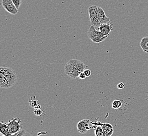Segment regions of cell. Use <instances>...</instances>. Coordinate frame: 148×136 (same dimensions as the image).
I'll use <instances>...</instances> for the list:
<instances>
[{"mask_svg":"<svg viewBox=\"0 0 148 136\" xmlns=\"http://www.w3.org/2000/svg\"><path fill=\"white\" fill-rule=\"evenodd\" d=\"M17 77L14 70L12 68L1 67L0 68V86L9 88L17 82Z\"/></svg>","mask_w":148,"mask_h":136,"instance_id":"6da1fadb","label":"cell"},{"mask_svg":"<svg viewBox=\"0 0 148 136\" xmlns=\"http://www.w3.org/2000/svg\"><path fill=\"white\" fill-rule=\"evenodd\" d=\"M86 65L84 63L79 60L71 59L66 64L65 72L69 77L76 79L78 78L80 73L85 70Z\"/></svg>","mask_w":148,"mask_h":136,"instance_id":"7a4b0ae2","label":"cell"},{"mask_svg":"<svg viewBox=\"0 0 148 136\" xmlns=\"http://www.w3.org/2000/svg\"><path fill=\"white\" fill-rule=\"evenodd\" d=\"M88 36L89 38L95 43L103 42L108 37V36H105L101 34L99 31H97L96 28L92 25L88 29Z\"/></svg>","mask_w":148,"mask_h":136,"instance_id":"3957f363","label":"cell"},{"mask_svg":"<svg viewBox=\"0 0 148 136\" xmlns=\"http://www.w3.org/2000/svg\"><path fill=\"white\" fill-rule=\"evenodd\" d=\"M97 10L98 6H90L88 8V13L91 25L94 26L95 28L98 27V29L101 25V23H100L98 18Z\"/></svg>","mask_w":148,"mask_h":136,"instance_id":"277c9868","label":"cell"},{"mask_svg":"<svg viewBox=\"0 0 148 136\" xmlns=\"http://www.w3.org/2000/svg\"><path fill=\"white\" fill-rule=\"evenodd\" d=\"M21 119L19 118H14L6 123V124L8 126L11 133L15 135L22 130V126L21 125Z\"/></svg>","mask_w":148,"mask_h":136,"instance_id":"5b68a950","label":"cell"},{"mask_svg":"<svg viewBox=\"0 0 148 136\" xmlns=\"http://www.w3.org/2000/svg\"><path fill=\"white\" fill-rule=\"evenodd\" d=\"M90 120L89 119H84L78 122L77 124V130L80 133H85L92 128L90 126Z\"/></svg>","mask_w":148,"mask_h":136,"instance_id":"8992f818","label":"cell"},{"mask_svg":"<svg viewBox=\"0 0 148 136\" xmlns=\"http://www.w3.org/2000/svg\"><path fill=\"white\" fill-rule=\"evenodd\" d=\"M90 124L94 126H100L106 136H111L114 133V128L109 123H102L100 122H90Z\"/></svg>","mask_w":148,"mask_h":136,"instance_id":"52a82bcc","label":"cell"},{"mask_svg":"<svg viewBox=\"0 0 148 136\" xmlns=\"http://www.w3.org/2000/svg\"><path fill=\"white\" fill-rule=\"evenodd\" d=\"M2 5L6 11L11 14H16L18 12L12 0H2Z\"/></svg>","mask_w":148,"mask_h":136,"instance_id":"ba28073f","label":"cell"},{"mask_svg":"<svg viewBox=\"0 0 148 136\" xmlns=\"http://www.w3.org/2000/svg\"><path fill=\"white\" fill-rule=\"evenodd\" d=\"M113 29V25L110 23L101 24L98 28V31H99L101 34L105 36H108L110 34L111 31Z\"/></svg>","mask_w":148,"mask_h":136,"instance_id":"9c48e42d","label":"cell"},{"mask_svg":"<svg viewBox=\"0 0 148 136\" xmlns=\"http://www.w3.org/2000/svg\"><path fill=\"white\" fill-rule=\"evenodd\" d=\"M97 13H98V18L100 23H101V24H107V23L111 22L110 18L106 16L105 12L101 7L98 6Z\"/></svg>","mask_w":148,"mask_h":136,"instance_id":"30bf717a","label":"cell"},{"mask_svg":"<svg viewBox=\"0 0 148 136\" xmlns=\"http://www.w3.org/2000/svg\"><path fill=\"white\" fill-rule=\"evenodd\" d=\"M0 135L4 136H14L17 135H13L9 129L8 126L6 124V123L3 122L1 121L0 122Z\"/></svg>","mask_w":148,"mask_h":136,"instance_id":"8fae6325","label":"cell"},{"mask_svg":"<svg viewBox=\"0 0 148 136\" xmlns=\"http://www.w3.org/2000/svg\"><path fill=\"white\" fill-rule=\"evenodd\" d=\"M140 46L143 51L148 53V37H144L140 43Z\"/></svg>","mask_w":148,"mask_h":136,"instance_id":"7c38bea8","label":"cell"},{"mask_svg":"<svg viewBox=\"0 0 148 136\" xmlns=\"http://www.w3.org/2000/svg\"><path fill=\"white\" fill-rule=\"evenodd\" d=\"M92 128H95L94 131L95 136H106L100 126H94Z\"/></svg>","mask_w":148,"mask_h":136,"instance_id":"4fadbf2b","label":"cell"},{"mask_svg":"<svg viewBox=\"0 0 148 136\" xmlns=\"http://www.w3.org/2000/svg\"><path fill=\"white\" fill-rule=\"evenodd\" d=\"M112 107L114 109H118L122 106V102L120 100L115 99L111 103Z\"/></svg>","mask_w":148,"mask_h":136,"instance_id":"5bb4252c","label":"cell"},{"mask_svg":"<svg viewBox=\"0 0 148 136\" xmlns=\"http://www.w3.org/2000/svg\"><path fill=\"white\" fill-rule=\"evenodd\" d=\"M13 2L14 3L15 7H16L17 10H18L20 8V6L22 4V0H12Z\"/></svg>","mask_w":148,"mask_h":136,"instance_id":"9a60e30c","label":"cell"},{"mask_svg":"<svg viewBox=\"0 0 148 136\" xmlns=\"http://www.w3.org/2000/svg\"><path fill=\"white\" fill-rule=\"evenodd\" d=\"M84 73L85 74L86 77H89L91 74V71L89 69H85L84 71Z\"/></svg>","mask_w":148,"mask_h":136,"instance_id":"2e32d148","label":"cell"},{"mask_svg":"<svg viewBox=\"0 0 148 136\" xmlns=\"http://www.w3.org/2000/svg\"><path fill=\"white\" fill-rule=\"evenodd\" d=\"M35 114L37 116H40L42 115L43 113V111H42L40 109H36L35 111L34 112Z\"/></svg>","mask_w":148,"mask_h":136,"instance_id":"e0dca14e","label":"cell"},{"mask_svg":"<svg viewBox=\"0 0 148 136\" xmlns=\"http://www.w3.org/2000/svg\"><path fill=\"white\" fill-rule=\"evenodd\" d=\"M125 84L123 82L119 83L117 85V88L118 89H123V88H125Z\"/></svg>","mask_w":148,"mask_h":136,"instance_id":"ac0fdd59","label":"cell"},{"mask_svg":"<svg viewBox=\"0 0 148 136\" xmlns=\"http://www.w3.org/2000/svg\"><path fill=\"white\" fill-rule=\"evenodd\" d=\"M26 131L25 130H24V129H22V131H20L19 133H17V135H15L14 136H22L23 135V134H24V133H25ZM0 136H4L3 135H0Z\"/></svg>","mask_w":148,"mask_h":136,"instance_id":"d6986e66","label":"cell"},{"mask_svg":"<svg viewBox=\"0 0 148 136\" xmlns=\"http://www.w3.org/2000/svg\"><path fill=\"white\" fill-rule=\"evenodd\" d=\"M78 78H79L80 80H84L86 78V76L85 75V74L84 73V72H82L80 73L79 75Z\"/></svg>","mask_w":148,"mask_h":136,"instance_id":"ffe728a7","label":"cell"},{"mask_svg":"<svg viewBox=\"0 0 148 136\" xmlns=\"http://www.w3.org/2000/svg\"><path fill=\"white\" fill-rule=\"evenodd\" d=\"M22 136H33L32 135L31 133H27L26 132L24 134H23V135Z\"/></svg>","mask_w":148,"mask_h":136,"instance_id":"44dd1931","label":"cell"}]
</instances>
